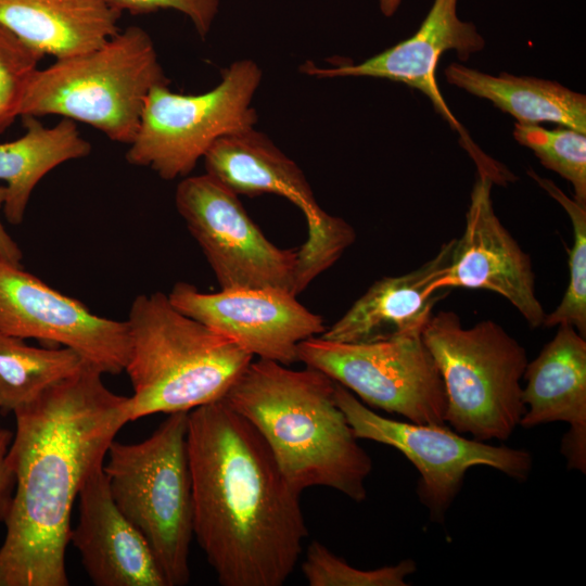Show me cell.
<instances>
[{
  "mask_svg": "<svg viewBox=\"0 0 586 586\" xmlns=\"http://www.w3.org/2000/svg\"><path fill=\"white\" fill-rule=\"evenodd\" d=\"M513 137L531 149L543 166L568 180L573 199L586 205V133L562 126L547 129L517 123Z\"/></svg>",
  "mask_w": 586,
  "mask_h": 586,
  "instance_id": "d4e9b609",
  "label": "cell"
},
{
  "mask_svg": "<svg viewBox=\"0 0 586 586\" xmlns=\"http://www.w3.org/2000/svg\"><path fill=\"white\" fill-rule=\"evenodd\" d=\"M120 13L148 14L174 10L192 23L196 34L205 39L218 14L220 0H104Z\"/></svg>",
  "mask_w": 586,
  "mask_h": 586,
  "instance_id": "83f0119b",
  "label": "cell"
},
{
  "mask_svg": "<svg viewBox=\"0 0 586 586\" xmlns=\"http://www.w3.org/2000/svg\"><path fill=\"white\" fill-rule=\"evenodd\" d=\"M193 536L222 586H281L308 535L301 494L222 398L188 413Z\"/></svg>",
  "mask_w": 586,
  "mask_h": 586,
  "instance_id": "7a4b0ae2",
  "label": "cell"
},
{
  "mask_svg": "<svg viewBox=\"0 0 586 586\" xmlns=\"http://www.w3.org/2000/svg\"><path fill=\"white\" fill-rule=\"evenodd\" d=\"M402 0H379V7L384 16H392L397 11Z\"/></svg>",
  "mask_w": 586,
  "mask_h": 586,
  "instance_id": "4dcf8cb0",
  "label": "cell"
},
{
  "mask_svg": "<svg viewBox=\"0 0 586 586\" xmlns=\"http://www.w3.org/2000/svg\"><path fill=\"white\" fill-rule=\"evenodd\" d=\"M120 14L104 0H0V24L56 60L104 44L120 30Z\"/></svg>",
  "mask_w": 586,
  "mask_h": 586,
  "instance_id": "ffe728a7",
  "label": "cell"
},
{
  "mask_svg": "<svg viewBox=\"0 0 586 586\" xmlns=\"http://www.w3.org/2000/svg\"><path fill=\"white\" fill-rule=\"evenodd\" d=\"M184 315L227 335L251 355L290 366L298 361V344L321 335L322 317L296 295L273 288L221 289L205 293L178 282L167 294Z\"/></svg>",
  "mask_w": 586,
  "mask_h": 586,
  "instance_id": "9a60e30c",
  "label": "cell"
},
{
  "mask_svg": "<svg viewBox=\"0 0 586 586\" xmlns=\"http://www.w3.org/2000/svg\"><path fill=\"white\" fill-rule=\"evenodd\" d=\"M5 186L0 184V209L5 201ZM0 259L14 265H21L23 252L16 242L10 237L0 220Z\"/></svg>",
  "mask_w": 586,
  "mask_h": 586,
  "instance_id": "f546056e",
  "label": "cell"
},
{
  "mask_svg": "<svg viewBox=\"0 0 586 586\" xmlns=\"http://www.w3.org/2000/svg\"><path fill=\"white\" fill-rule=\"evenodd\" d=\"M422 339L444 383L446 424L483 442L508 440L525 411L524 347L497 322L466 328L451 310L433 314Z\"/></svg>",
  "mask_w": 586,
  "mask_h": 586,
  "instance_id": "52a82bcc",
  "label": "cell"
},
{
  "mask_svg": "<svg viewBox=\"0 0 586 586\" xmlns=\"http://www.w3.org/2000/svg\"><path fill=\"white\" fill-rule=\"evenodd\" d=\"M334 385L311 367L258 359L224 399L260 434L293 489L323 486L360 502L372 460L337 406Z\"/></svg>",
  "mask_w": 586,
  "mask_h": 586,
  "instance_id": "3957f363",
  "label": "cell"
},
{
  "mask_svg": "<svg viewBox=\"0 0 586 586\" xmlns=\"http://www.w3.org/2000/svg\"><path fill=\"white\" fill-rule=\"evenodd\" d=\"M188 413H170L142 442L114 440L103 464L114 502L149 543L167 586L190 581L193 495Z\"/></svg>",
  "mask_w": 586,
  "mask_h": 586,
  "instance_id": "8992f818",
  "label": "cell"
},
{
  "mask_svg": "<svg viewBox=\"0 0 586 586\" xmlns=\"http://www.w3.org/2000/svg\"><path fill=\"white\" fill-rule=\"evenodd\" d=\"M458 0H434L419 29L409 38L358 64L318 66L304 63L301 71L316 78L372 77L388 79L417 89L429 98L435 111L458 130L471 156L480 150L462 131L446 104L436 80V67L446 51L455 50L460 60L485 46L474 24L457 14Z\"/></svg>",
  "mask_w": 586,
  "mask_h": 586,
  "instance_id": "2e32d148",
  "label": "cell"
},
{
  "mask_svg": "<svg viewBox=\"0 0 586 586\" xmlns=\"http://www.w3.org/2000/svg\"><path fill=\"white\" fill-rule=\"evenodd\" d=\"M126 321L129 421L220 400L253 361L237 342L184 315L162 292L136 296Z\"/></svg>",
  "mask_w": 586,
  "mask_h": 586,
  "instance_id": "277c9868",
  "label": "cell"
},
{
  "mask_svg": "<svg viewBox=\"0 0 586 586\" xmlns=\"http://www.w3.org/2000/svg\"><path fill=\"white\" fill-rule=\"evenodd\" d=\"M168 84L150 35L129 26L97 49L38 68L20 117L58 115L130 144L150 91Z\"/></svg>",
  "mask_w": 586,
  "mask_h": 586,
  "instance_id": "5b68a950",
  "label": "cell"
},
{
  "mask_svg": "<svg viewBox=\"0 0 586 586\" xmlns=\"http://www.w3.org/2000/svg\"><path fill=\"white\" fill-rule=\"evenodd\" d=\"M69 542L97 586H167L149 543L113 500L103 466L85 481Z\"/></svg>",
  "mask_w": 586,
  "mask_h": 586,
  "instance_id": "e0dca14e",
  "label": "cell"
},
{
  "mask_svg": "<svg viewBox=\"0 0 586 586\" xmlns=\"http://www.w3.org/2000/svg\"><path fill=\"white\" fill-rule=\"evenodd\" d=\"M41 59L0 24V132L20 117L23 99Z\"/></svg>",
  "mask_w": 586,
  "mask_h": 586,
  "instance_id": "4316f807",
  "label": "cell"
},
{
  "mask_svg": "<svg viewBox=\"0 0 586 586\" xmlns=\"http://www.w3.org/2000/svg\"><path fill=\"white\" fill-rule=\"evenodd\" d=\"M175 203L221 289L273 288L296 295L297 250L271 243L239 195L205 173L182 178Z\"/></svg>",
  "mask_w": 586,
  "mask_h": 586,
  "instance_id": "7c38bea8",
  "label": "cell"
},
{
  "mask_svg": "<svg viewBox=\"0 0 586 586\" xmlns=\"http://www.w3.org/2000/svg\"><path fill=\"white\" fill-rule=\"evenodd\" d=\"M523 378L525 406L521 426L550 422L570 425L561 454L570 470L586 472V337L572 326L557 327L555 336L527 362Z\"/></svg>",
  "mask_w": 586,
  "mask_h": 586,
  "instance_id": "ac0fdd59",
  "label": "cell"
},
{
  "mask_svg": "<svg viewBox=\"0 0 586 586\" xmlns=\"http://www.w3.org/2000/svg\"><path fill=\"white\" fill-rule=\"evenodd\" d=\"M505 180L500 168H477L466 226L455 239L448 266L430 285L433 293L453 288L488 290L505 297L532 329L546 313L536 296L530 256L495 214L491 191Z\"/></svg>",
  "mask_w": 586,
  "mask_h": 586,
  "instance_id": "5bb4252c",
  "label": "cell"
},
{
  "mask_svg": "<svg viewBox=\"0 0 586 586\" xmlns=\"http://www.w3.org/2000/svg\"><path fill=\"white\" fill-rule=\"evenodd\" d=\"M22 119L25 133L0 143V180L7 183L2 211L14 226L23 222L31 193L48 173L91 152L90 142L81 137L74 120L62 118L46 127L35 116Z\"/></svg>",
  "mask_w": 586,
  "mask_h": 586,
  "instance_id": "7402d4cb",
  "label": "cell"
},
{
  "mask_svg": "<svg viewBox=\"0 0 586 586\" xmlns=\"http://www.w3.org/2000/svg\"><path fill=\"white\" fill-rule=\"evenodd\" d=\"M416 569L415 561L405 559L393 565L360 570L317 540L308 545L302 563L303 574L310 586H406V578Z\"/></svg>",
  "mask_w": 586,
  "mask_h": 586,
  "instance_id": "484cf974",
  "label": "cell"
},
{
  "mask_svg": "<svg viewBox=\"0 0 586 586\" xmlns=\"http://www.w3.org/2000/svg\"><path fill=\"white\" fill-rule=\"evenodd\" d=\"M262 77L256 62L242 59L225 68L218 85L203 93L155 86L128 144L127 162L149 167L164 180L187 177L216 140L255 127L258 116L252 101Z\"/></svg>",
  "mask_w": 586,
  "mask_h": 586,
  "instance_id": "ba28073f",
  "label": "cell"
},
{
  "mask_svg": "<svg viewBox=\"0 0 586 586\" xmlns=\"http://www.w3.org/2000/svg\"><path fill=\"white\" fill-rule=\"evenodd\" d=\"M203 161L206 174L237 195L276 194L303 212L308 237L297 250V294L355 242L354 228L319 206L300 166L255 127L219 138Z\"/></svg>",
  "mask_w": 586,
  "mask_h": 586,
  "instance_id": "8fae6325",
  "label": "cell"
},
{
  "mask_svg": "<svg viewBox=\"0 0 586 586\" xmlns=\"http://www.w3.org/2000/svg\"><path fill=\"white\" fill-rule=\"evenodd\" d=\"M448 84L488 100L513 116L518 124L548 122L586 133V97L558 81L508 73L491 75L451 63L445 68Z\"/></svg>",
  "mask_w": 586,
  "mask_h": 586,
  "instance_id": "44dd1931",
  "label": "cell"
},
{
  "mask_svg": "<svg viewBox=\"0 0 586 586\" xmlns=\"http://www.w3.org/2000/svg\"><path fill=\"white\" fill-rule=\"evenodd\" d=\"M334 396L358 440L392 446L412 462L421 476L417 487L419 499L429 509L433 522L444 521L469 469L491 467L519 482L527 480L532 471L528 450L469 438L447 424H419L382 417L337 382Z\"/></svg>",
  "mask_w": 586,
  "mask_h": 586,
  "instance_id": "30bf717a",
  "label": "cell"
},
{
  "mask_svg": "<svg viewBox=\"0 0 586 586\" xmlns=\"http://www.w3.org/2000/svg\"><path fill=\"white\" fill-rule=\"evenodd\" d=\"M85 362L14 411L8 451L15 489L0 547V586H67L71 513L129 421V396L110 391Z\"/></svg>",
  "mask_w": 586,
  "mask_h": 586,
  "instance_id": "6da1fadb",
  "label": "cell"
},
{
  "mask_svg": "<svg viewBox=\"0 0 586 586\" xmlns=\"http://www.w3.org/2000/svg\"><path fill=\"white\" fill-rule=\"evenodd\" d=\"M12 440L11 431L0 429V523L8 517L15 489V475L8 462Z\"/></svg>",
  "mask_w": 586,
  "mask_h": 586,
  "instance_id": "f1b7e54d",
  "label": "cell"
},
{
  "mask_svg": "<svg viewBox=\"0 0 586 586\" xmlns=\"http://www.w3.org/2000/svg\"><path fill=\"white\" fill-rule=\"evenodd\" d=\"M0 331L21 339L72 348L103 374L125 371L129 357L127 321L93 314L23 269L0 259Z\"/></svg>",
  "mask_w": 586,
  "mask_h": 586,
  "instance_id": "4fadbf2b",
  "label": "cell"
},
{
  "mask_svg": "<svg viewBox=\"0 0 586 586\" xmlns=\"http://www.w3.org/2000/svg\"><path fill=\"white\" fill-rule=\"evenodd\" d=\"M85 362L72 348L35 347L0 331V410L14 412Z\"/></svg>",
  "mask_w": 586,
  "mask_h": 586,
  "instance_id": "603a6c76",
  "label": "cell"
},
{
  "mask_svg": "<svg viewBox=\"0 0 586 586\" xmlns=\"http://www.w3.org/2000/svg\"><path fill=\"white\" fill-rule=\"evenodd\" d=\"M528 175L562 206L573 229V244L569 251V283L559 305L546 314L543 326H572L586 337V205L569 198L551 180L539 177L533 170H528Z\"/></svg>",
  "mask_w": 586,
  "mask_h": 586,
  "instance_id": "cb8c5ba5",
  "label": "cell"
},
{
  "mask_svg": "<svg viewBox=\"0 0 586 586\" xmlns=\"http://www.w3.org/2000/svg\"><path fill=\"white\" fill-rule=\"evenodd\" d=\"M455 239L444 243L437 254L405 275L375 281L330 328L323 339L360 343L395 335L422 334L433 315L441 292L430 291L432 282L448 266Z\"/></svg>",
  "mask_w": 586,
  "mask_h": 586,
  "instance_id": "d6986e66",
  "label": "cell"
},
{
  "mask_svg": "<svg viewBox=\"0 0 586 586\" xmlns=\"http://www.w3.org/2000/svg\"><path fill=\"white\" fill-rule=\"evenodd\" d=\"M298 361L317 369L369 406L419 424H446V395L422 334L344 343L313 336Z\"/></svg>",
  "mask_w": 586,
  "mask_h": 586,
  "instance_id": "9c48e42d",
  "label": "cell"
}]
</instances>
